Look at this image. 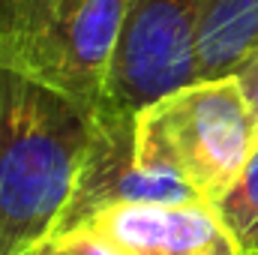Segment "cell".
I'll return each mask as SVG.
<instances>
[{
  "mask_svg": "<svg viewBox=\"0 0 258 255\" xmlns=\"http://www.w3.org/2000/svg\"><path fill=\"white\" fill-rule=\"evenodd\" d=\"M90 108L0 69V255H36L63 228Z\"/></svg>",
  "mask_w": 258,
  "mask_h": 255,
  "instance_id": "1",
  "label": "cell"
},
{
  "mask_svg": "<svg viewBox=\"0 0 258 255\" xmlns=\"http://www.w3.org/2000/svg\"><path fill=\"white\" fill-rule=\"evenodd\" d=\"M129 0H0V69L84 108L108 99Z\"/></svg>",
  "mask_w": 258,
  "mask_h": 255,
  "instance_id": "2",
  "label": "cell"
},
{
  "mask_svg": "<svg viewBox=\"0 0 258 255\" xmlns=\"http://www.w3.org/2000/svg\"><path fill=\"white\" fill-rule=\"evenodd\" d=\"M150 105L132 111L111 99L90 111L87 147L63 228L120 204H198ZM57 231V234H60Z\"/></svg>",
  "mask_w": 258,
  "mask_h": 255,
  "instance_id": "3",
  "label": "cell"
},
{
  "mask_svg": "<svg viewBox=\"0 0 258 255\" xmlns=\"http://www.w3.org/2000/svg\"><path fill=\"white\" fill-rule=\"evenodd\" d=\"M150 108L192 189L204 204H216L258 141V117L237 75L195 78Z\"/></svg>",
  "mask_w": 258,
  "mask_h": 255,
  "instance_id": "4",
  "label": "cell"
},
{
  "mask_svg": "<svg viewBox=\"0 0 258 255\" xmlns=\"http://www.w3.org/2000/svg\"><path fill=\"white\" fill-rule=\"evenodd\" d=\"M207 0H129L108 99L144 108L198 78V27Z\"/></svg>",
  "mask_w": 258,
  "mask_h": 255,
  "instance_id": "5",
  "label": "cell"
},
{
  "mask_svg": "<svg viewBox=\"0 0 258 255\" xmlns=\"http://www.w3.org/2000/svg\"><path fill=\"white\" fill-rule=\"evenodd\" d=\"M123 255H243L216 210L198 204H120L87 222Z\"/></svg>",
  "mask_w": 258,
  "mask_h": 255,
  "instance_id": "6",
  "label": "cell"
},
{
  "mask_svg": "<svg viewBox=\"0 0 258 255\" xmlns=\"http://www.w3.org/2000/svg\"><path fill=\"white\" fill-rule=\"evenodd\" d=\"M258 45V0H207L198 27V78L231 75Z\"/></svg>",
  "mask_w": 258,
  "mask_h": 255,
  "instance_id": "7",
  "label": "cell"
},
{
  "mask_svg": "<svg viewBox=\"0 0 258 255\" xmlns=\"http://www.w3.org/2000/svg\"><path fill=\"white\" fill-rule=\"evenodd\" d=\"M243 255H258V141L225 195L210 204Z\"/></svg>",
  "mask_w": 258,
  "mask_h": 255,
  "instance_id": "8",
  "label": "cell"
},
{
  "mask_svg": "<svg viewBox=\"0 0 258 255\" xmlns=\"http://www.w3.org/2000/svg\"><path fill=\"white\" fill-rule=\"evenodd\" d=\"M51 249L57 255H123L105 234H99L90 225H75L60 231L51 243Z\"/></svg>",
  "mask_w": 258,
  "mask_h": 255,
  "instance_id": "9",
  "label": "cell"
},
{
  "mask_svg": "<svg viewBox=\"0 0 258 255\" xmlns=\"http://www.w3.org/2000/svg\"><path fill=\"white\" fill-rule=\"evenodd\" d=\"M234 75H237V81H240V87H243V93H246V99H249V108H252V114L258 117V45L237 63L234 69Z\"/></svg>",
  "mask_w": 258,
  "mask_h": 255,
  "instance_id": "10",
  "label": "cell"
},
{
  "mask_svg": "<svg viewBox=\"0 0 258 255\" xmlns=\"http://www.w3.org/2000/svg\"><path fill=\"white\" fill-rule=\"evenodd\" d=\"M36 255H57V252H54L51 246H45V249H39V252H36Z\"/></svg>",
  "mask_w": 258,
  "mask_h": 255,
  "instance_id": "11",
  "label": "cell"
}]
</instances>
